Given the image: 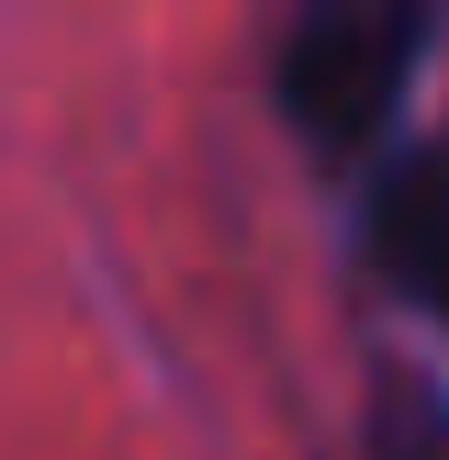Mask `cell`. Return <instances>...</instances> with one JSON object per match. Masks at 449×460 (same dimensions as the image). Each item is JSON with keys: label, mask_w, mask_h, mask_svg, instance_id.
Returning <instances> with one entry per match:
<instances>
[{"label": "cell", "mask_w": 449, "mask_h": 460, "mask_svg": "<svg viewBox=\"0 0 449 460\" xmlns=\"http://www.w3.org/2000/svg\"><path fill=\"white\" fill-rule=\"evenodd\" d=\"M416 79V0H314L292 22L281 102L314 157H359L393 135V102Z\"/></svg>", "instance_id": "1"}, {"label": "cell", "mask_w": 449, "mask_h": 460, "mask_svg": "<svg viewBox=\"0 0 449 460\" xmlns=\"http://www.w3.org/2000/svg\"><path fill=\"white\" fill-rule=\"evenodd\" d=\"M371 259L449 326V146H404L371 180Z\"/></svg>", "instance_id": "2"}, {"label": "cell", "mask_w": 449, "mask_h": 460, "mask_svg": "<svg viewBox=\"0 0 449 460\" xmlns=\"http://www.w3.org/2000/svg\"><path fill=\"white\" fill-rule=\"evenodd\" d=\"M393 460H449V438H427V427H416V438H393Z\"/></svg>", "instance_id": "3"}]
</instances>
